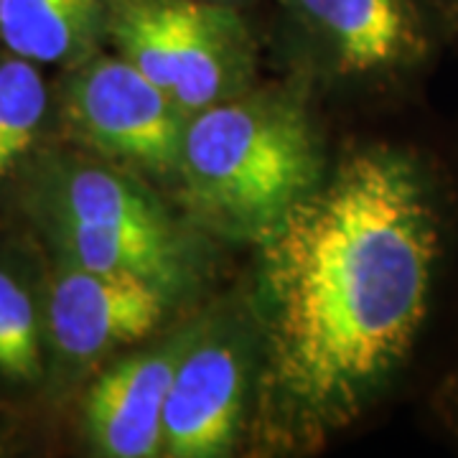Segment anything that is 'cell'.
<instances>
[{"instance_id":"obj_1","label":"cell","mask_w":458,"mask_h":458,"mask_svg":"<svg viewBox=\"0 0 458 458\" xmlns=\"http://www.w3.org/2000/svg\"><path fill=\"white\" fill-rule=\"evenodd\" d=\"M260 247L262 418L283 441H311L349 423L408 357L441 260V214L410 156L364 150Z\"/></svg>"},{"instance_id":"obj_2","label":"cell","mask_w":458,"mask_h":458,"mask_svg":"<svg viewBox=\"0 0 458 458\" xmlns=\"http://www.w3.org/2000/svg\"><path fill=\"white\" fill-rule=\"evenodd\" d=\"M176 171L204 225L260 245L321 183V156L295 102L242 92L189 114Z\"/></svg>"},{"instance_id":"obj_3","label":"cell","mask_w":458,"mask_h":458,"mask_svg":"<svg viewBox=\"0 0 458 458\" xmlns=\"http://www.w3.org/2000/svg\"><path fill=\"white\" fill-rule=\"evenodd\" d=\"M47 222L64 260L102 273H128L168 293L186 280L181 232L158 199L102 165H62L44 189Z\"/></svg>"},{"instance_id":"obj_4","label":"cell","mask_w":458,"mask_h":458,"mask_svg":"<svg viewBox=\"0 0 458 458\" xmlns=\"http://www.w3.org/2000/svg\"><path fill=\"white\" fill-rule=\"evenodd\" d=\"M107 38L186 114L245 92L252 38L219 0H110Z\"/></svg>"},{"instance_id":"obj_5","label":"cell","mask_w":458,"mask_h":458,"mask_svg":"<svg viewBox=\"0 0 458 458\" xmlns=\"http://www.w3.org/2000/svg\"><path fill=\"white\" fill-rule=\"evenodd\" d=\"M64 105L72 131L102 156L150 174L176 171L189 114L120 54L98 51L77 64Z\"/></svg>"},{"instance_id":"obj_6","label":"cell","mask_w":458,"mask_h":458,"mask_svg":"<svg viewBox=\"0 0 458 458\" xmlns=\"http://www.w3.org/2000/svg\"><path fill=\"white\" fill-rule=\"evenodd\" d=\"M168 295L138 276L102 273L64 260L49 288L51 349L69 367H89L117 346L148 336L161 324Z\"/></svg>"},{"instance_id":"obj_7","label":"cell","mask_w":458,"mask_h":458,"mask_svg":"<svg viewBox=\"0 0 458 458\" xmlns=\"http://www.w3.org/2000/svg\"><path fill=\"white\" fill-rule=\"evenodd\" d=\"M247 360L234 334L201 327L181 357L164 412V454L212 458L227 454L245 408Z\"/></svg>"},{"instance_id":"obj_8","label":"cell","mask_w":458,"mask_h":458,"mask_svg":"<svg viewBox=\"0 0 458 458\" xmlns=\"http://www.w3.org/2000/svg\"><path fill=\"white\" fill-rule=\"evenodd\" d=\"M201 327L194 324L153 352L120 360L92 382L84 400V433L98 456L150 458L164 454L165 400L181 357Z\"/></svg>"},{"instance_id":"obj_9","label":"cell","mask_w":458,"mask_h":458,"mask_svg":"<svg viewBox=\"0 0 458 458\" xmlns=\"http://www.w3.org/2000/svg\"><path fill=\"white\" fill-rule=\"evenodd\" d=\"M342 74H382L412 64L428 44L418 0H285Z\"/></svg>"},{"instance_id":"obj_10","label":"cell","mask_w":458,"mask_h":458,"mask_svg":"<svg viewBox=\"0 0 458 458\" xmlns=\"http://www.w3.org/2000/svg\"><path fill=\"white\" fill-rule=\"evenodd\" d=\"M110 26V0H0V41L33 64H82Z\"/></svg>"},{"instance_id":"obj_11","label":"cell","mask_w":458,"mask_h":458,"mask_svg":"<svg viewBox=\"0 0 458 458\" xmlns=\"http://www.w3.org/2000/svg\"><path fill=\"white\" fill-rule=\"evenodd\" d=\"M49 110V89L29 59L0 62V181L8 179L36 146Z\"/></svg>"},{"instance_id":"obj_12","label":"cell","mask_w":458,"mask_h":458,"mask_svg":"<svg viewBox=\"0 0 458 458\" xmlns=\"http://www.w3.org/2000/svg\"><path fill=\"white\" fill-rule=\"evenodd\" d=\"M44 372L41 324L31 293L0 267V377L31 385Z\"/></svg>"},{"instance_id":"obj_13","label":"cell","mask_w":458,"mask_h":458,"mask_svg":"<svg viewBox=\"0 0 458 458\" xmlns=\"http://www.w3.org/2000/svg\"><path fill=\"white\" fill-rule=\"evenodd\" d=\"M219 3H229V5H234V3H245V0H219Z\"/></svg>"},{"instance_id":"obj_14","label":"cell","mask_w":458,"mask_h":458,"mask_svg":"<svg viewBox=\"0 0 458 458\" xmlns=\"http://www.w3.org/2000/svg\"><path fill=\"white\" fill-rule=\"evenodd\" d=\"M5 454V445H3V441H0V456Z\"/></svg>"}]
</instances>
